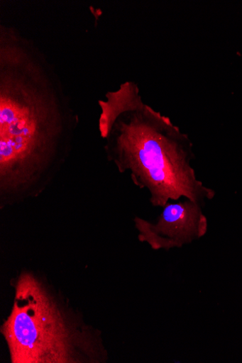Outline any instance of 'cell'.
Returning a JSON list of instances; mask_svg holds the SVG:
<instances>
[{
    "label": "cell",
    "instance_id": "cell-1",
    "mask_svg": "<svg viewBox=\"0 0 242 363\" xmlns=\"http://www.w3.org/2000/svg\"><path fill=\"white\" fill-rule=\"evenodd\" d=\"M79 118L44 52L0 25V207L41 195L72 154Z\"/></svg>",
    "mask_w": 242,
    "mask_h": 363
},
{
    "label": "cell",
    "instance_id": "cell-2",
    "mask_svg": "<svg viewBox=\"0 0 242 363\" xmlns=\"http://www.w3.org/2000/svg\"><path fill=\"white\" fill-rule=\"evenodd\" d=\"M99 101L100 136L108 160L121 174L130 173L135 186L147 189L150 202L163 208L182 198L203 206L215 191L199 181L189 136L171 120L145 104L139 86L126 82Z\"/></svg>",
    "mask_w": 242,
    "mask_h": 363
},
{
    "label": "cell",
    "instance_id": "cell-3",
    "mask_svg": "<svg viewBox=\"0 0 242 363\" xmlns=\"http://www.w3.org/2000/svg\"><path fill=\"white\" fill-rule=\"evenodd\" d=\"M15 288L12 311L1 327L13 363L107 359L99 334L76 322L35 276L23 272Z\"/></svg>",
    "mask_w": 242,
    "mask_h": 363
},
{
    "label": "cell",
    "instance_id": "cell-4",
    "mask_svg": "<svg viewBox=\"0 0 242 363\" xmlns=\"http://www.w3.org/2000/svg\"><path fill=\"white\" fill-rule=\"evenodd\" d=\"M202 206L185 199L177 203H167L156 222L136 217L133 221L139 233L138 239L154 250L167 251L199 240L209 229V221Z\"/></svg>",
    "mask_w": 242,
    "mask_h": 363
}]
</instances>
